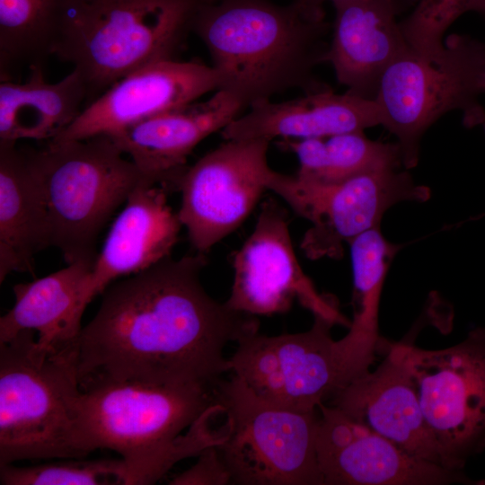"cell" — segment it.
I'll use <instances>...</instances> for the list:
<instances>
[{
    "label": "cell",
    "instance_id": "6da1fadb",
    "mask_svg": "<svg viewBox=\"0 0 485 485\" xmlns=\"http://www.w3.org/2000/svg\"><path fill=\"white\" fill-rule=\"evenodd\" d=\"M206 254L171 256L103 292L77 342L79 386L96 382L215 386L230 372V342L259 331L256 316L207 293Z\"/></svg>",
    "mask_w": 485,
    "mask_h": 485
},
{
    "label": "cell",
    "instance_id": "7a4b0ae2",
    "mask_svg": "<svg viewBox=\"0 0 485 485\" xmlns=\"http://www.w3.org/2000/svg\"><path fill=\"white\" fill-rule=\"evenodd\" d=\"M216 386V385H215ZM215 386L96 382L81 386L75 401L76 434L84 455L106 448L119 454L126 485L161 480L177 463L225 439L228 425Z\"/></svg>",
    "mask_w": 485,
    "mask_h": 485
},
{
    "label": "cell",
    "instance_id": "3957f363",
    "mask_svg": "<svg viewBox=\"0 0 485 485\" xmlns=\"http://www.w3.org/2000/svg\"><path fill=\"white\" fill-rule=\"evenodd\" d=\"M330 32L325 16L294 0H213L198 13L192 31L209 53L217 90L243 110L292 89L311 93L331 88L315 74L326 62Z\"/></svg>",
    "mask_w": 485,
    "mask_h": 485
},
{
    "label": "cell",
    "instance_id": "277c9868",
    "mask_svg": "<svg viewBox=\"0 0 485 485\" xmlns=\"http://www.w3.org/2000/svg\"><path fill=\"white\" fill-rule=\"evenodd\" d=\"M213 0H68L52 55L77 70L86 106L147 65L178 59Z\"/></svg>",
    "mask_w": 485,
    "mask_h": 485
},
{
    "label": "cell",
    "instance_id": "5b68a950",
    "mask_svg": "<svg viewBox=\"0 0 485 485\" xmlns=\"http://www.w3.org/2000/svg\"><path fill=\"white\" fill-rule=\"evenodd\" d=\"M47 202L51 246L67 264L95 262L96 240L118 207L146 176L108 135L48 141L31 150Z\"/></svg>",
    "mask_w": 485,
    "mask_h": 485
},
{
    "label": "cell",
    "instance_id": "8992f818",
    "mask_svg": "<svg viewBox=\"0 0 485 485\" xmlns=\"http://www.w3.org/2000/svg\"><path fill=\"white\" fill-rule=\"evenodd\" d=\"M22 331L0 343V464L82 458L75 354H50Z\"/></svg>",
    "mask_w": 485,
    "mask_h": 485
},
{
    "label": "cell",
    "instance_id": "52a82bcc",
    "mask_svg": "<svg viewBox=\"0 0 485 485\" xmlns=\"http://www.w3.org/2000/svg\"><path fill=\"white\" fill-rule=\"evenodd\" d=\"M485 44L468 35L452 34L437 60L410 48L384 72L375 97L380 120L397 138L403 168L415 167L420 140L438 119L452 110L463 112L465 127L482 125Z\"/></svg>",
    "mask_w": 485,
    "mask_h": 485
},
{
    "label": "cell",
    "instance_id": "ba28073f",
    "mask_svg": "<svg viewBox=\"0 0 485 485\" xmlns=\"http://www.w3.org/2000/svg\"><path fill=\"white\" fill-rule=\"evenodd\" d=\"M228 433L216 445L240 485H322L317 461L318 410L285 409L256 396L239 378L215 386Z\"/></svg>",
    "mask_w": 485,
    "mask_h": 485
},
{
    "label": "cell",
    "instance_id": "9c48e42d",
    "mask_svg": "<svg viewBox=\"0 0 485 485\" xmlns=\"http://www.w3.org/2000/svg\"><path fill=\"white\" fill-rule=\"evenodd\" d=\"M267 189L310 222L300 249L312 260L341 259L345 244L381 226L389 208L404 201H427L431 194L400 168L375 170L335 183L310 181L272 169Z\"/></svg>",
    "mask_w": 485,
    "mask_h": 485
},
{
    "label": "cell",
    "instance_id": "30bf717a",
    "mask_svg": "<svg viewBox=\"0 0 485 485\" xmlns=\"http://www.w3.org/2000/svg\"><path fill=\"white\" fill-rule=\"evenodd\" d=\"M405 360L441 464L462 472L485 448V327L428 350L404 342Z\"/></svg>",
    "mask_w": 485,
    "mask_h": 485
},
{
    "label": "cell",
    "instance_id": "8fae6325",
    "mask_svg": "<svg viewBox=\"0 0 485 485\" xmlns=\"http://www.w3.org/2000/svg\"><path fill=\"white\" fill-rule=\"evenodd\" d=\"M313 318L303 332L268 336L256 331L243 337L228 357L230 372L267 402L302 412L317 410L346 380L331 334L335 324Z\"/></svg>",
    "mask_w": 485,
    "mask_h": 485
},
{
    "label": "cell",
    "instance_id": "7c38bea8",
    "mask_svg": "<svg viewBox=\"0 0 485 485\" xmlns=\"http://www.w3.org/2000/svg\"><path fill=\"white\" fill-rule=\"evenodd\" d=\"M269 144L266 139L225 140L187 167L179 185L177 214L197 252L206 254L236 230L268 190Z\"/></svg>",
    "mask_w": 485,
    "mask_h": 485
},
{
    "label": "cell",
    "instance_id": "4fadbf2b",
    "mask_svg": "<svg viewBox=\"0 0 485 485\" xmlns=\"http://www.w3.org/2000/svg\"><path fill=\"white\" fill-rule=\"evenodd\" d=\"M288 225L285 209L276 200L263 203L252 232L234 254L226 304L258 317L286 313L297 301L313 315L349 328L351 322L335 298L321 294L302 269Z\"/></svg>",
    "mask_w": 485,
    "mask_h": 485
},
{
    "label": "cell",
    "instance_id": "5bb4252c",
    "mask_svg": "<svg viewBox=\"0 0 485 485\" xmlns=\"http://www.w3.org/2000/svg\"><path fill=\"white\" fill-rule=\"evenodd\" d=\"M316 453L322 485H446L475 483L463 472L416 458L350 419L318 407Z\"/></svg>",
    "mask_w": 485,
    "mask_h": 485
},
{
    "label": "cell",
    "instance_id": "9a60e30c",
    "mask_svg": "<svg viewBox=\"0 0 485 485\" xmlns=\"http://www.w3.org/2000/svg\"><path fill=\"white\" fill-rule=\"evenodd\" d=\"M218 87L216 70L201 61L153 63L112 84L49 141L114 136L150 117L197 101Z\"/></svg>",
    "mask_w": 485,
    "mask_h": 485
},
{
    "label": "cell",
    "instance_id": "2e32d148",
    "mask_svg": "<svg viewBox=\"0 0 485 485\" xmlns=\"http://www.w3.org/2000/svg\"><path fill=\"white\" fill-rule=\"evenodd\" d=\"M331 401V405L409 454L442 465L406 364L404 342L391 344L373 372L354 377Z\"/></svg>",
    "mask_w": 485,
    "mask_h": 485
},
{
    "label": "cell",
    "instance_id": "e0dca14e",
    "mask_svg": "<svg viewBox=\"0 0 485 485\" xmlns=\"http://www.w3.org/2000/svg\"><path fill=\"white\" fill-rule=\"evenodd\" d=\"M418 0H338L327 53L347 93L374 100L387 68L410 48L397 16Z\"/></svg>",
    "mask_w": 485,
    "mask_h": 485
},
{
    "label": "cell",
    "instance_id": "ac0fdd59",
    "mask_svg": "<svg viewBox=\"0 0 485 485\" xmlns=\"http://www.w3.org/2000/svg\"><path fill=\"white\" fill-rule=\"evenodd\" d=\"M242 110L232 95L217 90L206 101L154 115L110 137L146 176L169 192L179 191L193 149Z\"/></svg>",
    "mask_w": 485,
    "mask_h": 485
},
{
    "label": "cell",
    "instance_id": "d6986e66",
    "mask_svg": "<svg viewBox=\"0 0 485 485\" xmlns=\"http://www.w3.org/2000/svg\"><path fill=\"white\" fill-rule=\"evenodd\" d=\"M168 192L160 185L143 183L130 193L92 270V300L112 280L141 272L171 256L182 225L167 203Z\"/></svg>",
    "mask_w": 485,
    "mask_h": 485
},
{
    "label": "cell",
    "instance_id": "ffe728a7",
    "mask_svg": "<svg viewBox=\"0 0 485 485\" xmlns=\"http://www.w3.org/2000/svg\"><path fill=\"white\" fill-rule=\"evenodd\" d=\"M221 130L224 140L324 137L381 124L375 100L331 88L285 101H258Z\"/></svg>",
    "mask_w": 485,
    "mask_h": 485
},
{
    "label": "cell",
    "instance_id": "44dd1931",
    "mask_svg": "<svg viewBox=\"0 0 485 485\" xmlns=\"http://www.w3.org/2000/svg\"><path fill=\"white\" fill-rule=\"evenodd\" d=\"M94 264L76 261L46 277L14 285V304L0 318V343L20 331H33L41 349L50 354H75L81 319L92 301L89 278Z\"/></svg>",
    "mask_w": 485,
    "mask_h": 485
},
{
    "label": "cell",
    "instance_id": "7402d4cb",
    "mask_svg": "<svg viewBox=\"0 0 485 485\" xmlns=\"http://www.w3.org/2000/svg\"><path fill=\"white\" fill-rule=\"evenodd\" d=\"M51 246L47 202L31 150L0 141V282L33 272V258Z\"/></svg>",
    "mask_w": 485,
    "mask_h": 485
},
{
    "label": "cell",
    "instance_id": "603a6c76",
    "mask_svg": "<svg viewBox=\"0 0 485 485\" xmlns=\"http://www.w3.org/2000/svg\"><path fill=\"white\" fill-rule=\"evenodd\" d=\"M44 66L30 68L23 83L0 81V141L53 139L81 114L88 90L80 73L72 71L48 82Z\"/></svg>",
    "mask_w": 485,
    "mask_h": 485
},
{
    "label": "cell",
    "instance_id": "cb8c5ba5",
    "mask_svg": "<svg viewBox=\"0 0 485 485\" xmlns=\"http://www.w3.org/2000/svg\"><path fill=\"white\" fill-rule=\"evenodd\" d=\"M353 269L354 317L349 331L336 340L346 378L369 370L375 359L378 335V314L382 290L389 267L401 249L388 241L381 226L372 228L349 244Z\"/></svg>",
    "mask_w": 485,
    "mask_h": 485
},
{
    "label": "cell",
    "instance_id": "d4e9b609",
    "mask_svg": "<svg viewBox=\"0 0 485 485\" xmlns=\"http://www.w3.org/2000/svg\"><path fill=\"white\" fill-rule=\"evenodd\" d=\"M276 145L295 154L301 179L335 183L385 168L403 167L397 143L368 138L364 132H348L324 137L278 139Z\"/></svg>",
    "mask_w": 485,
    "mask_h": 485
},
{
    "label": "cell",
    "instance_id": "484cf974",
    "mask_svg": "<svg viewBox=\"0 0 485 485\" xmlns=\"http://www.w3.org/2000/svg\"><path fill=\"white\" fill-rule=\"evenodd\" d=\"M68 0H0V78L44 66L52 56Z\"/></svg>",
    "mask_w": 485,
    "mask_h": 485
},
{
    "label": "cell",
    "instance_id": "4316f807",
    "mask_svg": "<svg viewBox=\"0 0 485 485\" xmlns=\"http://www.w3.org/2000/svg\"><path fill=\"white\" fill-rule=\"evenodd\" d=\"M2 485H107L126 484L122 459L64 461L17 467L0 464Z\"/></svg>",
    "mask_w": 485,
    "mask_h": 485
},
{
    "label": "cell",
    "instance_id": "83f0119b",
    "mask_svg": "<svg viewBox=\"0 0 485 485\" xmlns=\"http://www.w3.org/2000/svg\"><path fill=\"white\" fill-rule=\"evenodd\" d=\"M471 11L485 14V0H418L414 10L400 23L410 47L435 61L445 51V32Z\"/></svg>",
    "mask_w": 485,
    "mask_h": 485
},
{
    "label": "cell",
    "instance_id": "f1b7e54d",
    "mask_svg": "<svg viewBox=\"0 0 485 485\" xmlns=\"http://www.w3.org/2000/svg\"><path fill=\"white\" fill-rule=\"evenodd\" d=\"M198 461L174 476L171 485H226L232 483L231 472L216 445L205 448Z\"/></svg>",
    "mask_w": 485,
    "mask_h": 485
},
{
    "label": "cell",
    "instance_id": "f546056e",
    "mask_svg": "<svg viewBox=\"0 0 485 485\" xmlns=\"http://www.w3.org/2000/svg\"><path fill=\"white\" fill-rule=\"evenodd\" d=\"M295 3L300 4L306 11L312 14L317 16H325L323 5L326 2H335L338 0H294Z\"/></svg>",
    "mask_w": 485,
    "mask_h": 485
},
{
    "label": "cell",
    "instance_id": "4dcf8cb0",
    "mask_svg": "<svg viewBox=\"0 0 485 485\" xmlns=\"http://www.w3.org/2000/svg\"><path fill=\"white\" fill-rule=\"evenodd\" d=\"M481 88H482L483 93H485V67H484V71H483L482 78H481ZM482 125L485 130V121L483 122Z\"/></svg>",
    "mask_w": 485,
    "mask_h": 485
}]
</instances>
